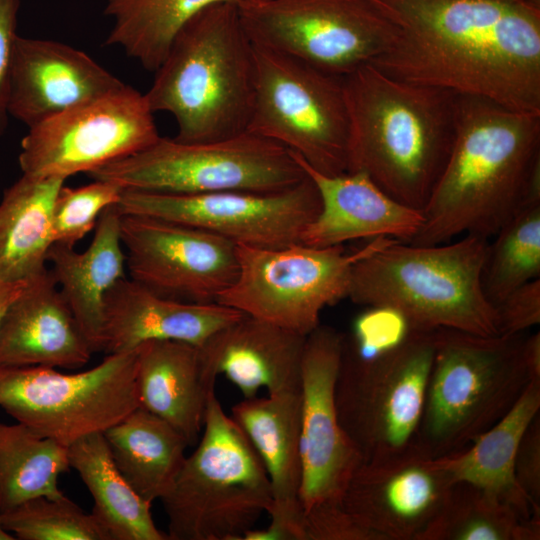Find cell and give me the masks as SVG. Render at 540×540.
Here are the masks:
<instances>
[{
	"mask_svg": "<svg viewBox=\"0 0 540 540\" xmlns=\"http://www.w3.org/2000/svg\"><path fill=\"white\" fill-rule=\"evenodd\" d=\"M396 38L372 62L396 78L540 113V7L526 0H368Z\"/></svg>",
	"mask_w": 540,
	"mask_h": 540,
	"instance_id": "obj_1",
	"label": "cell"
},
{
	"mask_svg": "<svg viewBox=\"0 0 540 540\" xmlns=\"http://www.w3.org/2000/svg\"><path fill=\"white\" fill-rule=\"evenodd\" d=\"M540 156V113L455 95L449 156L409 242L437 245L467 234L494 236L517 211Z\"/></svg>",
	"mask_w": 540,
	"mask_h": 540,
	"instance_id": "obj_2",
	"label": "cell"
},
{
	"mask_svg": "<svg viewBox=\"0 0 540 540\" xmlns=\"http://www.w3.org/2000/svg\"><path fill=\"white\" fill-rule=\"evenodd\" d=\"M347 171L423 210L449 156L455 95L387 74L372 63L342 77Z\"/></svg>",
	"mask_w": 540,
	"mask_h": 540,
	"instance_id": "obj_3",
	"label": "cell"
},
{
	"mask_svg": "<svg viewBox=\"0 0 540 540\" xmlns=\"http://www.w3.org/2000/svg\"><path fill=\"white\" fill-rule=\"evenodd\" d=\"M144 93L173 116L175 139L207 142L247 131L255 93V45L235 2L211 4L177 33Z\"/></svg>",
	"mask_w": 540,
	"mask_h": 540,
	"instance_id": "obj_4",
	"label": "cell"
},
{
	"mask_svg": "<svg viewBox=\"0 0 540 540\" xmlns=\"http://www.w3.org/2000/svg\"><path fill=\"white\" fill-rule=\"evenodd\" d=\"M488 247L487 238L471 234L437 245L395 240L354 263L347 298L395 309L415 329L499 335L482 285Z\"/></svg>",
	"mask_w": 540,
	"mask_h": 540,
	"instance_id": "obj_5",
	"label": "cell"
},
{
	"mask_svg": "<svg viewBox=\"0 0 540 540\" xmlns=\"http://www.w3.org/2000/svg\"><path fill=\"white\" fill-rule=\"evenodd\" d=\"M524 337L435 329L417 449L434 459L456 453L500 420L531 380Z\"/></svg>",
	"mask_w": 540,
	"mask_h": 540,
	"instance_id": "obj_6",
	"label": "cell"
},
{
	"mask_svg": "<svg viewBox=\"0 0 540 540\" xmlns=\"http://www.w3.org/2000/svg\"><path fill=\"white\" fill-rule=\"evenodd\" d=\"M202 436L160 499L169 540H241L272 506L266 470L251 442L223 409L207 399Z\"/></svg>",
	"mask_w": 540,
	"mask_h": 540,
	"instance_id": "obj_7",
	"label": "cell"
},
{
	"mask_svg": "<svg viewBox=\"0 0 540 540\" xmlns=\"http://www.w3.org/2000/svg\"><path fill=\"white\" fill-rule=\"evenodd\" d=\"M435 330L411 328L405 340L373 360L342 349L335 403L363 464L418 452L417 437L433 361Z\"/></svg>",
	"mask_w": 540,
	"mask_h": 540,
	"instance_id": "obj_8",
	"label": "cell"
},
{
	"mask_svg": "<svg viewBox=\"0 0 540 540\" xmlns=\"http://www.w3.org/2000/svg\"><path fill=\"white\" fill-rule=\"evenodd\" d=\"M127 190L160 193L277 192L307 174L283 146L249 131L226 139L183 142L159 137L149 147L90 173Z\"/></svg>",
	"mask_w": 540,
	"mask_h": 540,
	"instance_id": "obj_9",
	"label": "cell"
},
{
	"mask_svg": "<svg viewBox=\"0 0 540 540\" xmlns=\"http://www.w3.org/2000/svg\"><path fill=\"white\" fill-rule=\"evenodd\" d=\"M256 82L247 131L325 175L347 171L348 114L342 77L255 45Z\"/></svg>",
	"mask_w": 540,
	"mask_h": 540,
	"instance_id": "obj_10",
	"label": "cell"
},
{
	"mask_svg": "<svg viewBox=\"0 0 540 540\" xmlns=\"http://www.w3.org/2000/svg\"><path fill=\"white\" fill-rule=\"evenodd\" d=\"M395 240L373 238L352 253L343 245H237L238 276L217 302L307 336L326 306L347 298L354 263Z\"/></svg>",
	"mask_w": 540,
	"mask_h": 540,
	"instance_id": "obj_11",
	"label": "cell"
},
{
	"mask_svg": "<svg viewBox=\"0 0 540 540\" xmlns=\"http://www.w3.org/2000/svg\"><path fill=\"white\" fill-rule=\"evenodd\" d=\"M136 377L137 348L107 354L95 367L73 374L43 366L0 367V408L69 447L139 407Z\"/></svg>",
	"mask_w": 540,
	"mask_h": 540,
	"instance_id": "obj_12",
	"label": "cell"
},
{
	"mask_svg": "<svg viewBox=\"0 0 540 540\" xmlns=\"http://www.w3.org/2000/svg\"><path fill=\"white\" fill-rule=\"evenodd\" d=\"M237 5L254 45L339 77L375 61L397 34L368 0H248Z\"/></svg>",
	"mask_w": 540,
	"mask_h": 540,
	"instance_id": "obj_13",
	"label": "cell"
},
{
	"mask_svg": "<svg viewBox=\"0 0 540 540\" xmlns=\"http://www.w3.org/2000/svg\"><path fill=\"white\" fill-rule=\"evenodd\" d=\"M144 94L124 84L35 126L21 140L23 175L67 179L137 153L160 135Z\"/></svg>",
	"mask_w": 540,
	"mask_h": 540,
	"instance_id": "obj_14",
	"label": "cell"
},
{
	"mask_svg": "<svg viewBox=\"0 0 540 540\" xmlns=\"http://www.w3.org/2000/svg\"><path fill=\"white\" fill-rule=\"evenodd\" d=\"M123 215H143L197 227L237 245L280 248L300 243L320 211L307 176L277 192L160 193L124 189L116 205Z\"/></svg>",
	"mask_w": 540,
	"mask_h": 540,
	"instance_id": "obj_15",
	"label": "cell"
},
{
	"mask_svg": "<svg viewBox=\"0 0 540 540\" xmlns=\"http://www.w3.org/2000/svg\"><path fill=\"white\" fill-rule=\"evenodd\" d=\"M120 236L130 279L165 298L214 303L237 276V244L209 231L123 215Z\"/></svg>",
	"mask_w": 540,
	"mask_h": 540,
	"instance_id": "obj_16",
	"label": "cell"
},
{
	"mask_svg": "<svg viewBox=\"0 0 540 540\" xmlns=\"http://www.w3.org/2000/svg\"><path fill=\"white\" fill-rule=\"evenodd\" d=\"M344 335L318 325L306 337L301 364L300 503L312 508L341 503L363 459L340 424L336 403L337 379Z\"/></svg>",
	"mask_w": 540,
	"mask_h": 540,
	"instance_id": "obj_17",
	"label": "cell"
},
{
	"mask_svg": "<svg viewBox=\"0 0 540 540\" xmlns=\"http://www.w3.org/2000/svg\"><path fill=\"white\" fill-rule=\"evenodd\" d=\"M453 484L432 459L413 452L384 464H362L341 504L381 540H418Z\"/></svg>",
	"mask_w": 540,
	"mask_h": 540,
	"instance_id": "obj_18",
	"label": "cell"
},
{
	"mask_svg": "<svg viewBox=\"0 0 540 540\" xmlns=\"http://www.w3.org/2000/svg\"><path fill=\"white\" fill-rule=\"evenodd\" d=\"M301 409L300 391L243 398L232 407L231 417L261 459L272 493L269 525L247 531L242 540H305L300 503Z\"/></svg>",
	"mask_w": 540,
	"mask_h": 540,
	"instance_id": "obj_19",
	"label": "cell"
},
{
	"mask_svg": "<svg viewBox=\"0 0 540 540\" xmlns=\"http://www.w3.org/2000/svg\"><path fill=\"white\" fill-rule=\"evenodd\" d=\"M123 85L81 50L54 40L17 35L8 111L30 128Z\"/></svg>",
	"mask_w": 540,
	"mask_h": 540,
	"instance_id": "obj_20",
	"label": "cell"
},
{
	"mask_svg": "<svg viewBox=\"0 0 540 540\" xmlns=\"http://www.w3.org/2000/svg\"><path fill=\"white\" fill-rule=\"evenodd\" d=\"M306 337L244 314L198 347L202 379L214 389L223 374L243 398L257 396L260 388L268 394L300 391Z\"/></svg>",
	"mask_w": 540,
	"mask_h": 540,
	"instance_id": "obj_21",
	"label": "cell"
},
{
	"mask_svg": "<svg viewBox=\"0 0 540 540\" xmlns=\"http://www.w3.org/2000/svg\"><path fill=\"white\" fill-rule=\"evenodd\" d=\"M293 156L316 186L321 203L319 213L304 229L300 243L323 248L377 237L409 243L421 229L423 211L392 198L366 174L325 175L297 155Z\"/></svg>",
	"mask_w": 540,
	"mask_h": 540,
	"instance_id": "obj_22",
	"label": "cell"
},
{
	"mask_svg": "<svg viewBox=\"0 0 540 540\" xmlns=\"http://www.w3.org/2000/svg\"><path fill=\"white\" fill-rule=\"evenodd\" d=\"M92 354L50 270L28 280L0 322V367L74 369Z\"/></svg>",
	"mask_w": 540,
	"mask_h": 540,
	"instance_id": "obj_23",
	"label": "cell"
},
{
	"mask_svg": "<svg viewBox=\"0 0 540 540\" xmlns=\"http://www.w3.org/2000/svg\"><path fill=\"white\" fill-rule=\"evenodd\" d=\"M243 315L218 302L199 304L165 298L125 277L105 298L101 352L131 351L153 340L200 347Z\"/></svg>",
	"mask_w": 540,
	"mask_h": 540,
	"instance_id": "obj_24",
	"label": "cell"
},
{
	"mask_svg": "<svg viewBox=\"0 0 540 540\" xmlns=\"http://www.w3.org/2000/svg\"><path fill=\"white\" fill-rule=\"evenodd\" d=\"M116 205L100 215L90 245L83 252L52 244L47 262L93 353L101 352L104 303L113 286L125 278L126 255Z\"/></svg>",
	"mask_w": 540,
	"mask_h": 540,
	"instance_id": "obj_25",
	"label": "cell"
},
{
	"mask_svg": "<svg viewBox=\"0 0 540 540\" xmlns=\"http://www.w3.org/2000/svg\"><path fill=\"white\" fill-rule=\"evenodd\" d=\"M139 407L162 418L193 445L202 432L209 394L198 347L174 340H153L137 348Z\"/></svg>",
	"mask_w": 540,
	"mask_h": 540,
	"instance_id": "obj_26",
	"label": "cell"
},
{
	"mask_svg": "<svg viewBox=\"0 0 540 540\" xmlns=\"http://www.w3.org/2000/svg\"><path fill=\"white\" fill-rule=\"evenodd\" d=\"M540 411V381H530L514 406L464 449L432 459L451 480L479 487L529 519L536 514L514 476V460L531 421Z\"/></svg>",
	"mask_w": 540,
	"mask_h": 540,
	"instance_id": "obj_27",
	"label": "cell"
},
{
	"mask_svg": "<svg viewBox=\"0 0 540 540\" xmlns=\"http://www.w3.org/2000/svg\"><path fill=\"white\" fill-rule=\"evenodd\" d=\"M66 179L23 175L0 200V279L23 283L47 270L52 209Z\"/></svg>",
	"mask_w": 540,
	"mask_h": 540,
	"instance_id": "obj_28",
	"label": "cell"
},
{
	"mask_svg": "<svg viewBox=\"0 0 540 540\" xmlns=\"http://www.w3.org/2000/svg\"><path fill=\"white\" fill-rule=\"evenodd\" d=\"M103 435L120 473L136 493L151 504L171 487L189 446L174 427L141 407L105 430Z\"/></svg>",
	"mask_w": 540,
	"mask_h": 540,
	"instance_id": "obj_29",
	"label": "cell"
},
{
	"mask_svg": "<svg viewBox=\"0 0 540 540\" xmlns=\"http://www.w3.org/2000/svg\"><path fill=\"white\" fill-rule=\"evenodd\" d=\"M68 458L93 499L91 514L109 540H169L154 523L152 504L136 493L116 467L103 433L72 443Z\"/></svg>",
	"mask_w": 540,
	"mask_h": 540,
	"instance_id": "obj_30",
	"label": "cell"
},
{
	"mask_svg": "<svg viewBox=\"0 0 540 540\" xmlns=\"http://www.w3.org/2000/svg\"><path fill=\"white\" fill-rule=\"evenodd\" d=\"M218 2L238 0H106L104 13L112 20L106 44L155 72L181 28Z\"/></svg>",
	"mask_w": 540,
	"mask_h": 540,
	"instance_id": "obj_31",
	"label": "cell"
},
{
	"mask_svg": "<svg viewBox=\"0 0 540 540\" xmlns=\"http://www.w3.org/2000/svg\"><path fill=\"white\" fill-rule=\"evenodd\" d=\"M68 447L16 422H0V514L38 496L58 497Z\"/></svg>",
	"mask_w": 540,
	"mask_h": 540,
	"instance_id": "obj_32",
	"label": "cell"
},
{
	"mask_svg": "<svg viewBox=\"0 0 540 540\" xmlns=\"http://www.w3.org/2000/svg\"><path fill=\"white\" fill-rule=\"evenodd\" d=\"M540 517L466 482L453 484L441 510L418 540H539Z\"/></svg>",
	"mask_w": 540,
	"mask_h": 540,
	"instance_id": "obj_33",
	"label": "cell"
},
{
	"mask_svg": "<svg viewBox=\"0 0 540 540\" xmlns=\"http://www.w3.org/2000/svg\"><path fill=\"white\" fill-rule=\"evenodd\" d=\"M494 236L482 285L496 308L512 291L540 278V205L516 211Z\"/></svg>",
	"mask_w": 540,
	"mask_h": 540,
	"instance_id": "obj_34",
	"label": "cell"
},
{
	"mask_svg": "<svg viewBox=\"0 0 540 540\" xmlns=\"http://www.w3.org/2000/svg\"><path fill=\"white\" fill-rule=\"evenodd\" d=\"M0 516L19 540H109L94 516L64 494L31 498Z\"/></svg>",
	"mask_w": 540,
	"mask_h": 540,
	"instance_id": "obj_35",
	"label": "cell"
},
{
	"mask_svg": "<svg viewBox=\"0 0 540 540\" xmlns=\"http://www.w3.org/2000/svg\"><path fill=\"white\" fill-rule=\"evenodd\" d=\"M124 188L112 181L93 179L80 187L63 185L52 209V242L74 247L94 230L102 212L117 205Z\"/></svg>",
	"mask_w": 540,
	"mask_h": 540,
	"instance_id": "obj_36",
	"label": "cell"
},
{
	"mask_svg": "<svg viewBox=\"0 0 540 540\" xmlns=\"http://www.w3.org/2000/svg\"><path fill=\"white\" fill-rule=\"evenodd\" d=\"M411 326L395 309L370 306L354 321L350 336L344 335L343 348L361 360H373L399 346Z\"/></svg>",
	"mask_w": 540,
	"mask_h": 540,
	"instance_id": "obj_37",
	"label": "cell"
},
{
	"mask_svg": "<svg viewBox=\"0 0 540 540\" xmlns=\"http://www.w3.org/2000/svg\"><path fill=\"white\" fill-rule=\"evenodd\" d=\"M305 540H381L341 503L316 506L304 514Z\"/></svg>",
	"mask_w": 540,
	"mask_h": 540,
	"instance_id": "obj_38",
	"label": "cell"
},
{
	"mask_svg": "<svg viewBox=\"0 0 540 540\" xmlns=\"http://www.w3.org/2000/svg\"><path fill=\"white\" fill-rule=\"evenodd\" d=\"M500 334L515 335L540 322V278L512 291L496 306Z\"/></svg>",
	"mask_w": 540,
	"mask_h": 540,
	"instance_id": "obj_39",
	"label": "cell"
},
{
	"mask_svg": "<svg viewBox=\"0 0 540 540\" xmlns=\"http://www.w3.org/2000/svg\"><path fill=\"white\" fill-rule=\"evenodd\" d=\"M514 476L534 512L540 514V415L523 434L514 460Z\"/></svg>",
	"mask_w": 540,
	"mask_h": 540,
	"instance_id": "obj_40",
	"label": "cell"
},
{
	"mask_svg": "<svg viewBox=\"0 0 540 540\" xmlns=\"http://www.w3.org/2000/svg\"><path fill=\"white\" fill-rule=\"evenodd\" d=\"M20 0H0V137L8 122L14 42Z\"/></svg>",
	"mask_w": 540,
	"mask_h": 540,
	"instance_id": "obj_41",
	"label": "cell"
},
{
	"mask_svg": "<svg viewBox=\"0 0 540 540\" xmlns=\"http://www.w3.org/2000/svg\"><path fill=\"white\" fill-rule=\"evenodd\" d=\"M522 356L532 381H540V333L524 337Z\"/></svg>",
	"mask_w": 540,
	"mask_h": 540,
	"instance_id": "obj_42",
	"label": "cell"
},
{
	"mask_svg": "<svg viewBox=\"0 0 540 540\" xmlns=\"http://www.w3.org/2000/svg\"><path fill=\"white\" fill-rule=\"evenodd\" d=\"M26 282L11 283L0 279V322L1 319L12 303V301L20 294Z\"/></svg>",
	"mask_w": 540,
	"mask_h": 540,
	"instance_id": "obj_43",
	"label": "cell"
},
{
	"mask_svg": "<svg viewBox=\"0 0 540 540\" xmlns=\"http://www.w3.org/2000/svg\"><path fill=\"white\" fill-rule=\"evenodd\" d=\"M14 539H15L14 535L4 528L2 520H1V516H0V540H14Z\"/></svg>",
	"mask_w": 540,
	"mask_h": 540,
	"instance_id": "obj_44",
	"label": "cell"
},
{
	"mask_svg": "<svg viewBox=\"0 0 540 540\" xmlns=\"http://www.w3.org/2000/svg\"><path fill=\"white\" fill-rule=\"evenodd\" d=\"M242 1H248V0H238V2H237V3H239V2H242Z\"/></svg>",
	"mask_w": 540,
	"mask_h": 540,
	"instance_id": "obj_45",
	"label": "cell"
}]
</instances>
